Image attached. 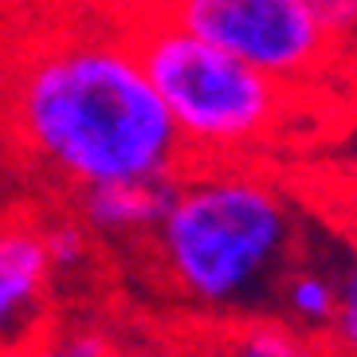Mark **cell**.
<instances>
[{
    "mask_svg": "<svg viewBox=\"0 0 357 357\" xmlns=\"http://www.w3.org/2000/svg\"><path fill=\"white\" fill-rule=\"evenodd\" d=\"M4 122L20 158L71 197L106 181H173L189 165L134 32L91 12L16 47Z\"/></svg>",
    "mask_w": 357,
    "mask_h": 357,
    "instance_id": "1",
    "label": "cell"
},
{
    "mask_svg": "<svg viewBox=\"0 0 357 357\" xmlns=\"http://www.w3.org/2000/svg\"><path fill=\"white\" fill-rule=\"evenodd\" d=\"M146 248L177 303L231 322L271 310L283 271L303 255V220L259 161H189Z\"/></svg>",
    "mask_w": 357,
    "mask_h": 357,
    "instance_id": "2",
    "label": "cell"
},
{
    "mask_svg": "<svg viewBox=\"0 0 357 357\" xmlns=\"http://www.w3.org/2000/svg\"><path fill=\"white\" fill-rule=\"evenodd\" d=\"M137 55L189 161H259L287 142L306 95L185 32L169 16L134 32Z\"/></svg>",
    "mask_w": 357,
    "mask_h": 357,
    "instance_id": "3",
    "label": "cell"
},
{
    "mask_svg": "<svg viewBox=\"0 0 357 357\" xmlns=\"http://www.w3.org/2000/svg\"><path fill=\"white\" fill-rule=\"evenodd\" d=\"M169 20L294 91H330L342 43L306 0H173Z\"/></svg>",
    "mask_w": 357,
    "mask_h": 357,
    "instance_id": "4",
    "label": "cell"
},
{
    "mask_svg": "<svg viewBox=\"0 0 357 357\" xmlns=\"http://www.w3.org/2000/svg\"><path fill=\"white\" fill-rule=\"evenodd\" d=\"M55 271L40 224H0V349L20 346L47 330Z\"/></svg>",
    "mask_w": 357,
    "mask_h": 357,
    "instance_id": "5",
    "label": "cell"
},
{
    "mask_svg": "<svg viewBox=\"0 0 357 357\" xmlns=\"http://www.w3.org/2000/svg\"><path fill=\"white\" fill-rule=\"evenodd\" d=\"M173 181H106L75 192V216L91 228L95 240L126 243L149 240L169 204Z\"/></svg>",
    "mask_w": 357,
    "mask_h": 357,
    "instance_id": "6",
    "label": "cell"
},
{
    "mask_svg": "<svg viewBox=\"0 0 357 357\" xmlns=\"http://www.w3.org/2000/svg\"><path fill=\"white\" fill-rule=\"evenodd\" d=\"M204 357H330V349L322 337L303 334L283 318L248 314L220 322Z\"/></svg>",
    "mask_w": 357,
    "mask_h": 357,
    "instance_id": "7",
    "label": "cell"
},
{
    "mask_svg": "<svg viewBox=\"0 0 357 357\" xmlns=\"http://www.w3.org/2000/svg\"><path fill=\"white\" fill-rule=\"evenodd\" d=\"M334 303H337V271L298 255L275 287L271 310L275 318H283L294 330L322 337L330 318H334Z\"/></svg>",
    "mask_w": 357,
    "mask_h": 357,
    "instance_id": "8",
    "label": "cell"
},
{
    "mask_svg": "<svg viewBox=\"0 0 357 357\" xmlns=\"http://www.w3.org/2000/svg\"><path fill=\"white\" fill-rule=\"evenodd\" d=\"M0 357H118V354L98 330H86V326L52 330V326H47L43 334L28 337L20 346L0 349Z\"/></svg>",
    "mask_w": 357,
    "mask_h": 357,
    "instance_id": "9",
    "label": "cell"
},
{
    "mask_svg": "<svg viewBox=\"0 0 357 357\" xmlns=\"http://www.w3.org/2000/svg\"><path fill=\"white\" fill-rule=\"evenodd\" d=\"M40 236H43L55 279L59 275H79L95 259V236H91V228L79 216H55L52 224H40Z\"/></svg>",
    "mask_w": 357,
    "mask_h": 357,
    "instance_id": "10",
    "label": "cell"
},
{
    "mask_svg": "<svg viewBox=\"0 0 357 357\" xmlns=\"http://www.w3.org/2000/svg\"><path fill=\"white\" fill-rule=\"evenodd\" d=\"M337 271V303H334V318L326 326V349L330 357H357V255L346 259Z\"/></svg>",
    "mask_w": 357,
    "mask_h": 357,
    "instance_id": "11",
    "label": "cell"
},
{
    "mask_svg": "<svg viewBox=\"0 0 357 357\" xmlns=\"http://www.w3.org/2000/svg\"><path fill=\"white\" fill-rule=\"evenodd\" d=\"M79 8L98 16V20H106V24H118L126 32H137V28L169 16L173 0H79Z\"/></svg>",
    "mask_w": 357,
    "mask_h": 357,
    "instance_id": "12",
    "label": "cell"
},
{
    "mask_svg": "<svg viewBox=\"0 0 357 357\" xmlns=\"http://www.w3.org/2000/svg\"><path fill=\"white\" fill-rule=\"evenodd\" d=\"M306 8L322 20V28L337 43L357 40V0H306Z\"/></svg>",
    "mask_w": 357,
    "mask_h": 357,
    "instance_id": "13",
    "label": "cell"
},
{
    "mask_svg": "<svg viewBox=\"0 0 357 357\" xmlns=\"http://www.w3.org/2000/svg\"><path fill=\"white\" fill-rule=\"evenodd\" d=\"M334 86H337V95H342L357 110V40H349V43H342V47H337Z\"/></svg>",
    "mask_w": 357,
    "mask_h": 357,
    "instance_id": "14",
    "label": "cell"
}]
</instances>
